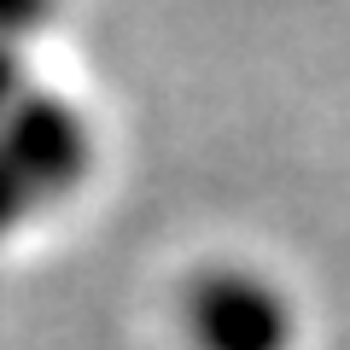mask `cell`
<instances>
[{"instance_id": "obj_1", "label": "cell", "mask_w": 350, "mask_h": 350, "mask_svg": "<svg viewBox=\"0 0 350 350\" xmlns=\"http://www.w3.org/2000/svg\"><path fill=\"white\" fill-rule=\"evenodd\" d=\"M47 12H53V0H0V41H12V36H24V29H36Z\"/></svg>"}, {"instance_id": "obj_2", "label": "cell", "mask_w": 350, "mask_h": 350, "mask_svg": "<svg viewBox=\"0 0 350 350\" xmlns=\"http://www.w3.org/2000/svg\"><path fill=\"white\" fill-rule=\"evenodd\" d=\"M12 100H18V53L12 41H0V111H12Z\"/></svg>"}]
</instances>
